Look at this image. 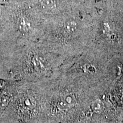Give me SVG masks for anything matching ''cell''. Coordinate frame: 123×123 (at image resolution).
<instances>
[{
	"mask_svg": "<svg viewBox=\"0 0 123 123\" xmlns=\"http://www.w3.org/2000/svg\"><path fill=\"white\" fill-rule=\"evenodd\" d=\"M18 27L20 31L22 32H27L30 30V24L24 18H21L18 21Z\"/></svg>",
	"mask_w": 123,
	"mask_h": 123,
	"instance_id": "7a4b0ae2",
	"label": "cell"
},
{
	"mask_svg": "<svg viewBox=\"0 0 123 123\" xmlns=\"http://www.w3.org/2000/svg\"><path fill=\"white\" fill-rule=\"evenodd\" d=\"M75 97L71 94L65 95L63 99V101L66 105H73L75 103Z\"/></svg>",
	"mask_w": 123,
	"mask_h": 123,
	"instance_id": "3957f363",
	"label": "cell"
},
{
	"mask_svg": "<svg viewBox=\"0 0 123 123\" xmlns=\"http://www.w3.org/2000/svg\"><path fill=\"white\" fill-rule=\"evenodd\" d=\"M20 123L19 122H15V123Z\"/></svg>",
	"mask_w": 123,
	"mask_h": 123,
	"instance_id": "8992f818",
	"label": "cell"
},
{
	"mask_svg": "<svg viewBox=\"0 0 123 123\" xmlns=\"http://www.w3.org/2000/svg\"><path fill=\"white\" fill-rule=\"evenodd\" d=\"M10 80H4L0 79V91L4 90L8 85Z\"/></svg>",
	"mask_w": 123,
	"mask_h": 123,
	"instance_id": "5b68a950",
	"label": "cell"
},
{
	"mask_svg": "<svg viewBox=\"0 0 123 123\" xmlns=\"http://www.w3.org/2000/svg\"><path fill=\"white\" fill-rule=\"evenodd\" d=\"M30 86L17 82L13 107L18 122H26L37 116L39 112V94Z\"/></svg>",
	"mask_w": 123,
	"mask_h": 123,
	"instance_id": "6da1fadb",
	"label": "cell"
},
{
	"mask_svg": "<svg viewBox=\"0 0 123 123\" xmlns=\"http://www.w3.org/2000/svg\"><path fill=\"white\" fill-rule=\"evenodd\" d=\"M76 28V24L74 22H69L66 25V29L68 31L71 32Z\"/></svg>",
	"mask_w": 123,
	"mask_h": 123,
	"instance_id": "277c9868",
	"label": "cell"
}]
</instances>
